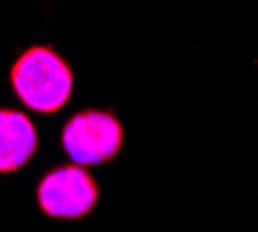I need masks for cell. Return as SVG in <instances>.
I'll return each mask as SVG.
<instances>
[{"mask_svg": "<svg viewBox=\"0 0 258 232\" xmlns=\"http://www.w3.org/2000/svg\"><path fill=\"white\" fill-rule=\"evenodd\" d=\"M12 90L35 113H58L74 90L70 62L48 44H32L19 53L10 69Z\"/></svg>", "mask_w": 258, "mask_h": 232, "instance_id": "obj_1", "label": "cell"}, {"mask_svg": "<svg viewBox=\"0 0 258 232\" xmlns=\"http://www.w3.org/2000/svg\"><path fill=\"white\" fill-rule=\"evenodd\" d=\"M99 186L83 166H60L48 170L37 184L39 209L51 218H83L97 207Z\"/></svg>", "mask_w": 258, "mask_h": 232, "instance_id": "obj_3", "label": "cell"}, {"mask_svg": "<svg viewBox=\"0 0 258 232\" xmlns=\"http://www.w3.org/2000/svg\"><path fill=\"white\" fill-rule=\"evenodd\" d=\"M124 131L111 110L88 108L72 115L62 127V147L76 166H99L120 152Z\"/></svg>", "mask_w": 258, "mask_h": 232, "instance_id": "obj_2", "label": "cell"}, {"mask_svg": "<svg viewBox=\"0 0 258 232\" xmlns=\"http://www.w3.org/2000/svg\"><path fill=\"white\" fill-rule=\"evenodd\" d=\"M39 138L32 120L21 110L0 108V173L23 168L37 152Z\"/></svg>", "mask_w": 258, "mask_h": 232, "instance_id": "obj_4", "label": "cell"}]
</instances>
